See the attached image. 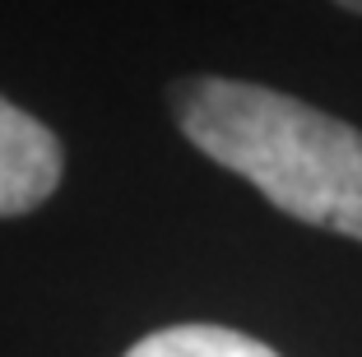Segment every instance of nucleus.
<instances>
[{"label":"nucleus","mask_w":362,"mask_h":357,"mask_svg":"<svg viewBox=\"0 0 362 357\" xmlns=\"http://www.w3.org/2000/svg\"><path fill=\"white\" fill-rule=\"evenodd\" d=\"M181 135L246 177L274 209L362 242V130L302 98L246 79L195 74L172 84Z\"/></svg>","instance_id":"f257e3e1"},{"label":"nucleus","mask_w":362,"mask_h":357,"mask_svg":"<svg viewBox=\"0 0 362 357\" xmlns=\"http://www.w3.org/2000/svg\"><path fill=\"white\" fill-rule=\"evenodd\" d=\"M61 177H65L61 139L37 116L14 107L10 98H0V218L42 209L56 195Z\"/></svg>","instance_id":"f03ea898"},{"label":"nucleus","mask_w":362,"mask_h":357,"mask_svg":"<svg viewBox=\"0 0 362 357\" xmlns=\"http://www.w3.org/2000/svg\"><path fill=\"white\" fill-rule=\"evenodd\" d=\"M126 357H279L269 344L228 325H168L144 334Z\"/></svg>","instance_id":"7ed1b4c3"},{"label":"nucleus","mask_w":362,"mask_h":357,"mask_svg":"<svg viewBox=\"0 0 362 357\" xmlns=\"http://www.w3.org/2000/svg\"><path fill=\"white\" fill-rule=\"evenodd\" d=\"M334 5H344V10H353V14H362V0H334Z\"/></svg>","instance_id":"20e7f679"}]
</instances>
